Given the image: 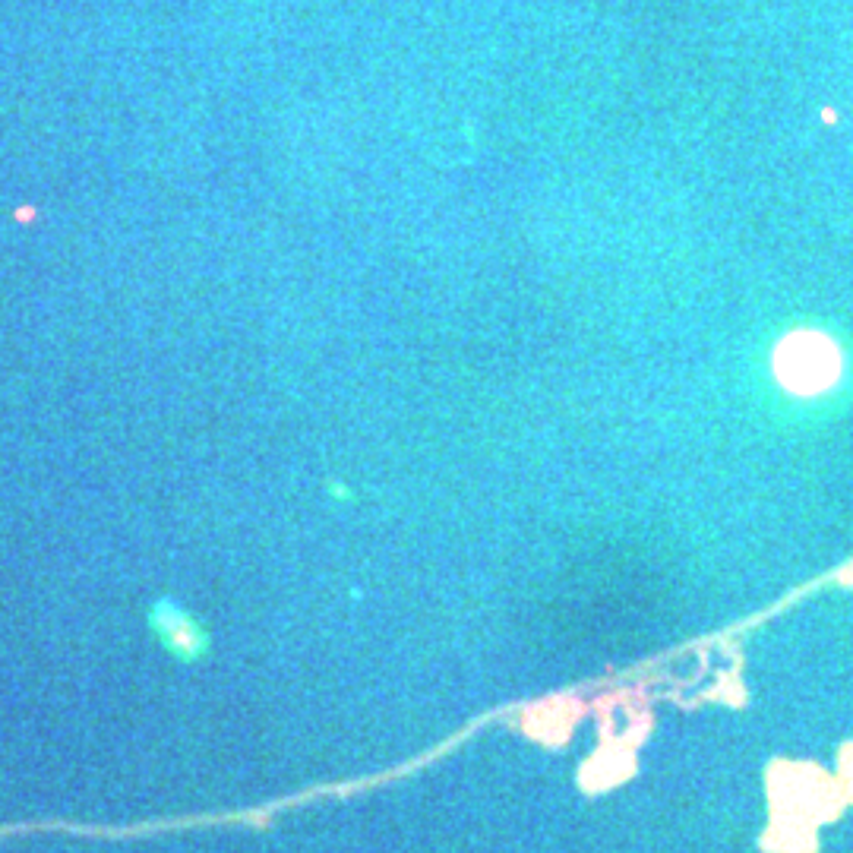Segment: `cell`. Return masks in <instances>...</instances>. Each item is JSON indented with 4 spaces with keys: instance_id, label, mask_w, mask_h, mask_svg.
Listing matches in <instances>:
<instances>
[{
    "instance_id": "6da1fadb",
    "label": "cell",
    "mask_w": 853,
    "mask_h": 853,
    "mask_svg": "<svg viewBox=\"0 0 853 853\" xmlns=\"http://www.w3.org/2000/svg\"><path fill=\"white\" fill-rule=\"evenodd\" d=\"M778 376L793 392H819L838 376V351L822 335L800 332L778 351Z\"/></svg>"
}]
</instances>
